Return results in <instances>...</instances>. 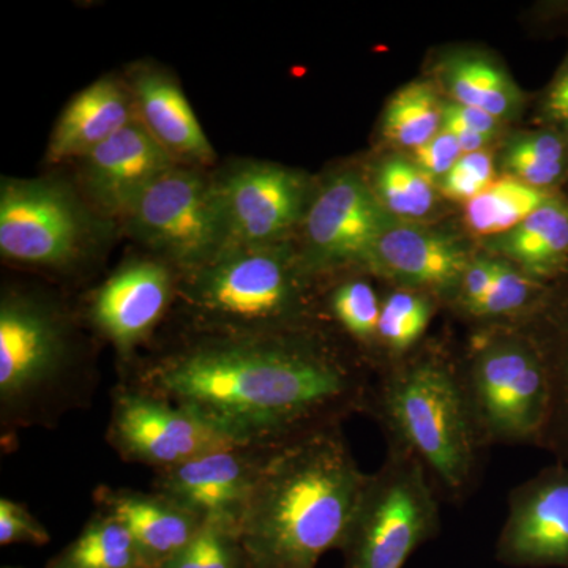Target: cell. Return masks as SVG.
I'll list each match as a JSON object with an SVG mask.
<instances>
[{
  "mask_svg": "<svg viewBox=\"0 0 568 568\" xmlns=\"http://www.w3.org/2000/svg\"><path fill=\"white\" fill-rule=\"evenodd\" d=\"M197 335L138 366L126 386L245 446H282L369 409L361 369L295 328Z\"/></svg>",
  "mask_w": 568,
  "mask_h": 568,
  "instance_id": "6da1fadb",
  "label": "cell"
},
{
  "mask_svg": "<svg viewBox=\"0 0 568 568\" xmlns=\"http://www.w3.org/2000/svg\"><path fill=\"white\" fill-rule=\"evenodd\" d=\"M366 480L342 425L276 447L241 523L250 568H316L342 548Z\"/></svg>",
  "mask_w": 568,
  "mask_h": 568,
  "instance_id": "7a4b0ae2",
  "label": "cell"
},
{
  "mask_svg": "<svg viewBox=\"0 0 568 568\" xmlns=\"http://www.w3.org/2000/svg\"><path fill=\"white\" fill-rule=\"evenodd\" d=\"M369 413L388 444L409 452L452 500L476 487L485 444L467 398L462 369L439 357L399 362L373 386Z\"/></svg>",
  "mask_w": 568,
  "mask_h": 568,
  "instance_id": "3957f363",
  "label": "cell"
},
{
  "mask_svg": "<svg viewBox=\"0 0 568 568\" xmlns=\"http://www.w3.org/2000/svg\"><path fill=\"white\" fill-rule=\"evenodd\" d=\"M178 297L197 334H263L293 328L304 284L278 244L235 246L182 275Z\"/></svg>",
  "mask_w": 568,
  "mask_h": 568,
  "instance_id": "277c9868",
  "label": "cell"
},
{
  "mask_svg": "<svg viewBox=\"0 0 568 568\" xmlns=\"http://www.w3.org/2000/svg\"><path fill=\"white\" fill-rule=\"evenodd\" d=\"M73 347L61 313L9 291L0 301V417L3 429L48 425L84 398L73 384Z\"/></svg>",
  "mask_w": 568,
  "mask_h": 568,
  "instance_id": "5b68a950",
  "label": "cell"
},
{
  "mask_svg": "<svg viewBox=\"0 0 568 568\" xmlns=\"http://www.w3.org/2000/svg\"><path fill=\"white\" fill-rule=\"evenodd\" d=\"M424 465L388 444L384 465L368 474L339 551L346 568H403L439 532V504Z\"/></svg>",
  "mask_w": 568,
  "mask_h": 568,
  "instance_id": "8992f818",
  "label": "cell"
},
{
  "mask_svg": "<svg viewBox=\"0 0 568 568\" xmlns=\"http://www.w3.org/2000/svg\"><path fill=\"white\" fill-rule=\"evenodd\" d=\"M462 375L487 446H537L548 416L549 384L532 336L519 332L485 336L474 346Z\"/></svg>",
  "mask_w": 568,
  "mask_h": 568,
  "instance_id": "52a82bcc",
  "label": "cell"
},
{
  "mask_svg": "<svg viewBox=\"0 0 568 568\" xmlns=\"http://www.w3.org/2000/svg\"><path fill=\"white\" fill-rule=\"evenodd\" d=\"M126 226L179 275L192 274L226 250V231L212 179L175 164L144 190Z\"/></svg>",
  "mask_w": 568,
  "mask_h": 568,
  "instance_id": "ba28073f",
  "label": "cell"
},
{
  "mask_svg": "<svg viewBox=\"0 0 568 568\" xmlns=\"http://www.w3.org/2000/svg\"><path fill=\"white\" fill-rule=\"evenodd\" d=\"M89 216L65 185L47 179H2L0 253L43 267L77 261L88 241Z\"/></svg>",
  "mask_w": 568,
  "mask_h": 568,
  "instance_id": "9c48e42d",
  "label": "cell"
},
{
  "mask_svg": "<svg viewBox=\"0 0 568 568\" xmlns=\"http://www.w3.org/2000/svg\"><path fill=\"white\" fill-rule=\"evenodd\" d=\"M106 440L123 462L155 473L235 444L182 407L126 384L112 395Z\"/></svg>",
  "mask_w": 568,
  "mask_h": 568,
  "instance_id": "30bf717a",
  "label": "cell"
},
{
  "mask_svg": "<svg viewBox=\"0 0 568 568\" xmlns=\"http://www.w3.org/2000/svg\"><path fill=\"white\" fill-rule=\"evenodd\" d=\"M226 248L278 244L305 219L306 183L278 164L245 162L212 179Z\"/></svg>",
  "mask_w": 568,
  "mask_h": 568,
  "instance_id": "8fae6325",
  "label": "cell"
},
{
  "mask_svg": "<svg viewBox=\"0 0 568 568\" xmlns=\"http://www.w3.org/2000/svg\"><path fill=\"white\" fill-rule=\"evenodd\" d=\"M275 447L230 444L155 473L153 489L204 521L241 529L242 519Z\"/></svg>",
  "mask_w": 568,
  "mask_h": 568,
  "instance_id": "7c38bea8",
  "label": "cell"
},
{
  "mask_svg": "<svg viewBox=\"0 0 568 568\" xmlns=\"http://www.w3.org/2000/svg\"><path fill=\"white\" fill-rule=\"evenodd\" d=\"M388 223L386 209L357 174H335L306 209L305 267L323 271L368 263Z\"/></svg>",
  "mask_w": 568,
  "mask_h": 568,
  "instance_id": "4fadbf2b",
  "label": "cell"
},
{
  "mask_svg": "<svg viewBox=\"0 0 568 568\" xmlns=\"http://www.w3.org/2000/svg\"><path fill=\"white\" fill-rule=\"evenodd\" d=\"M497 559L510 567L568 568V467L556 463L511 489Z\"/></svg>",
  "mask_w": 568,
  "mask_h": 568,
  "instance_id": "5bb4252c",
  "label": "cell"
},
{
  "mask_svg": "<svg viewBox=\"0 0 568 568\" xmlns=\"http://www.w3.org/2000/svg\"><path fill=\"white\" fill-rule=\"evenodd\" d=\"M181 275L163 261H130L93 294V327L114 346L123 365L132 364L179 295Z\"/></svg>",
  "mask_w": 568,
  "mask_h": 568,
  "instance_id": "9a60e30c",
  "label": "cell"
},
{
  "mask_svg": "<svg viewBox=\"0 0 568 568\" xmlns=\"http://www.w3.org/2000/svg\"><path fill=\"white\" fill-rule=\"evenodd\" d=\"M81 162L89 196L102 211L121 219L156 178L179 164L138 118Z\"/></svg>",
  "mask_w": 568,
  "mask_h": 568,
  "instance_id": "2e32d148",
  "label": "cell"
},
{
  "mask_svg": "<svg viewBox=\"0 0 568 568\" xmlns=\"http://www.w3.org/2000/svg\"><path fill=\"white\" fill-rule=\"evenodd\" d=\"M469 263L462 244L446 234L416 224L388 223L366 264L413 291L457 294Z\"/></svg>",
  "mask_w": 568,
  "mask_h": 568,
  "instance_id": "e0dca14e",
  "label": "cell"
},
{
  "mask_svg": "<svg viewBox=\"0 0 568 568\" xmlns=\"http://www.w3.org/2000/svg\"><path fill=\"white\" fill-rule=\"evenodd\" d=\"M97 510L118 518L132 534L145 567L160 568L196 537L205 521L162 493L99 487Z\"/></svg>",
  "mask_w": 568,
  "mask_h": 568,
  "instance_id": "ac0fdd59",
  "label": "cell"
},
{
  "mask_svg": "<svg viewBox=\"0 0 568 568\" xmlns=\"http://www.w3.org/2000/svg\"><path fill=\"white\" fill-rule=\"evenodd\" d=\"M130 91L138 121L175 162L196 168L215 160L192 104L170 73L141 67L134 70Z\"/></svg>",
  "mask_w": 568,
  "mask_h": 568,
  "instance_id": "d6986e66",
  "label": "cell"
},
{
  "mask_svg": "<svg viewBox=\"0 0 568 568\" xmlns=\"http://www.w3.org/2000/svg\"><path fill=\"white\" fill-rule=\"evenodd\" d=\"M136 119L132 91L114 78L92 82L74 95L55 123L47 162L84 159Z\"/></svg>",
  "mask_w": 568,
  "mask_h": 568,
  "instance_id": "ffe728a7",
  "label": "cell"
},
{
  "mask_svg": "<svg viewBox=\"0 0 568 568\" xmlns=\"http://www.w3.org/2000/svg\"><path fill=\"white\" fill-rule=\"evenodd\" d=\"M538 331L532 336L547 366L549 405L537 447L568 467V267L534 310Z\"/></svg>",
  "mask_w": 568,
  "mask_h": 568,
  "instance_id": "44dd1931",
  "label": "cell"
},
{
  "mask_svg": "<svg viewBox=\"0 0 568 568\" xmlns=\"http://www.w3.org/2000/svg\"><path fill=\"white\" fill-rule=\"evenodd\" d=\"M499 250L530 278L544 284L558 280L568 267V204L562 196L504 235Z\"/></svg>",
  "mask_w": 568,
  "mask_h": 568,
  "instance_id": "7402d4cb",
  "label": "cell"
},
{
  "mask_svg": "<svg viewBox=\"0 0 568 568\" xmlns=\"http://www.w3.org/2000/svg\"><path fill=\"white\" fill-rule=\"evenodd\" d=\"M47 568H148L130 530L102 510L48 562Z\"/></svg>",
  "mask_w": 568,
  "mask_h": 568,
  "instance_id": "603a6c76",
  "label": "cell"
},
{
  "mask_svg": "<svg viewBox=\"0 0 568 568\" xmlns=\"http://www.w3.org/2000/svg\"><path fill=\"white\" fill-rule=\"evenodd\" d=\"M444 82L455 103L488 112L497 121L518 110L521 100L507 74L480 55H458L448 61Z\"/></svg>",
  "mask_w": 568,
  "mask_h": 568,
  "instance_id": "cb8c5ba5",
  "label": "cell"
},
{
  "mask_svg": "<svg viewBox=\"0 0 568 568\" xmlns=\"http://www.w3.org/2000/svg\"><path fill=\"white\" fill-rule=\"evenodd\" d=\"M558 193L536 189L514 175L497 179L466 203V222L480 235L508 234Z\"/></svg>",
  "mask_w": 568,
  "mask_h": 568,
  "instance_id": "d4e9b609",
  "label": "cell"
},
{
  "mask_svg": "<svg viewBox=\"0 0 568 568\" xmlns=\"http://www.w3.org/2000/svg\"><path fill=\"white\" fill-rule=\"evenodd\" d=\"M506 166L514 178L556 193L568 182V134L545 126L508 144Z\"/></svg>",
  "mask_w": 568,
  "mask_h": 568,
  "instance_id": "484cf974",
  "label": "cell"
},
{
  "mask_svg": "<svg viewBox=\"0 0 568 568\" xmlns=\"http://www.w3.org/2000/svg\"><path fill=\"white\" fill-rule=\"evenodd\" d=\"M443 106L429 82H410L388 100L383 119L384 136L416 151L443 129Z\"/></svg>",
  "mask_w": 568,
  "mask_h": 568,
  "instance_id": "4316f807",
  "label": "cell"
},
{
  "mask_svg": "<svg viewBox=\"0 0 568 568\" xmlns=\"http://www.w3.org/2000/svg\"><path fill=\"white\" fill-rule=\"evenodd\" d=\"M376 196L387 212L402 219H422L435 204L433 181L416 163L392 156L376 174Z\"/></svg>",
  "mask_w": 568,
  "mask_h": 568,
  "instance_id": "83f0119b",
  "label": "cell"
},
{
  "mask_svg": "<svg viewBox=\"0 0 568 568\" xmlns=\"http://www.w3.org/2000/svg\"><path fill=\"white\" fill-rule=\"evenodd\" d=\"M433 316V305L418 291L398 290L381 304L376 343L394 357H405L420 342Z\"/></svg>",
  "mask_w": 568,
  "mask_h": 568,
  "instance_id": "f1b7e54d",
  "label": "cell"
},
{
  "mask_svg": "<svg viewBox=\"0 0 568 568\" xmlns=\"http://www.w3.org/2000/svg\"><path fill=\"white\" fill-rule=\"evenodd\" d=\"M160 568H250V560L237 526L205 521L196 537Z\"/></svg>",
  "mask_w": 568,
  "mask_h": 568,
  "instance_id": "f546056e",
  "label": "cell"
},
{
  "mask_svg": "<svg viewBox=\"0 0 568 568\" xmlns=\"http://www.w3.org/2000/svg\"><path fill=\"white\" fill-rule=\"evenodd\" d=\"M547 286L530 278L521 268L506 261H496L491 290L470 315L488 320L532 315L547 293Z\"/></svg>",
  "mask_w": 568,
  "mask_h": 568,
  "instance_id": "4dcf8cb0",
  "label": "cell"
},
{
  "mask_svg": "<svg viewBox=\"0 0 568 568\" xmlns=\"http://www.w3.org/2000/svg\"><path fill=\"white\" fill-rule=\"evenodd\" d=\"M381 304L372 284L364 280H349L335 287L331 295V310L336 323L357 342L376 343Z\"/></svg>",
  "mask_w": 568,
  "mask_h": 568,
  "instance_id": "1f68e13d",
  "label": "cell"
},
{
  "mask_svg": "<svg viewBox=\"0 0 568 568\" xmlns=\"http://www.w3.org/2000/svg\"><path fill=\"white\" fill-rule=\"evenodd\" d=\"M495 182V164L487 151L465 153L440 179V192L450 200L470 201Z\"/></svg>",
  "mask_w": 568,
  "mask_h": 568,
  "instance_id": "d6a6232c",
  "label": "cell"
},
{
  "mask_svg": "<svg viewBox=\"0 0 568 568\" xmlns=\"http://www.w3.org/2000/svg\"><path fill=\"white\" fill-rule=\"evenodd\" d=\"M48 529L33 517L22 504L9 497L0 499V545H32L43 547L50 544Z\"/></svg>",
  "mask_w": 568,
  "mask_h": 568,
  "instance_id": "836d02e7",
  "label": "cell"
},
{
  "mask_svg": "<svg viewBox=\"0 0 568 568\" xmlns=\"http://www.w3.org/2000/svg\"><path fill=\"white\" fill-rule=\"evenodd\" d=\"M463 152L454 134L440 129V132L414 151V163L432 181L444 179L462 159Z\"/></svg>",
  "mask_w": 568,
  "mask_h": 568,
  "instance_id": "e575fe53",
  "label": "cell"
},
{
  "mask_svg": "<svg viewBox=\"0 0 568 568\" xmlns=\"http://www.w3.org/2000/svg\"><path fill=\"white\" fill-rule=\"evenodd\" d=\"M495 263L496 261L485 260V257L470 260L465 274L462 276L455 297L458 298L459 305L469 315L480 305V302L487 297L489 290H491L493 282H495Z\"/></svg>",
  "mask_w": 568,
  "mask_h": 568,
  "instance_id": "d590c367",
  "label": "cell"
},
{
  "mask_svg": "<svg viewBox=\"0 0 568 568\" xmlns=\"http://www.w3.org/2000/svg\"><path fill=\"white\" fill-rule=\"evenodd\" d=\"M538 112L547 129L568 134V54L541 95Z\"/></svg>",
  "mask_w": 568,
  "mask_h": 568,
  "instance_id": "8d00e7d4",
  "label": "cell"
},
{
  "mask_svg": "<svg viewBox=\"0 0 568 568\" xmlns=\"http://www.w3.org/2000/svg\"><path fill=\"white\" fill-rule=\"evenodd\" d=\"M457 123L473 132L495 136L499 122L488 112L477 110V108L463 106L455 102L446 103L443 106V123Z\"/></svg>",
  "mask_w": 568,
  "mask_h": 568,
  "instance_id": "74e56055",
  "label": "cell"
},
{
  "mask_svg": "<svg viewBox=\"0 0 568 568\" xmlns=\"http://www.w3.org/2000/svg\"><path fill=\"white\" fill-rule=\"evenodd\" d=\"M443 129L454 134L455 140L458 141L459 148H462L463 155H465V153L485 151V145L491 141V136L473 132V130L465 129V126L457 125V123L444 122Z\"/></svg>",
  "mask_w": 568,
  "mask_h": 568,
  "instance_id": "f35d334b",
  "label": "cell"
},
{
  "mask_svg": "<svg viewBox=\"0 0 568 568\" xmlns=\"http://www.w3.org/2000/svg\"><path fill=\"white\" fill-rule=\"evenodd\" d=\"M567 185H568V182H567ZM564 201H566V203L568 204V197H562Z\"/></svg>",
  "mask_w": 568,
  "mask_h": 568,
  "instance_id": "ab89813d",
  "label": "cell"
},
{
  "mask_svg": "<svg viewBox=\"0 0 568 568\" xmlns=\"http://www.w3.org/2000/svg\"><path fill=\"white\" fill-rule=\"evenodd\" d=\"M2 568H21V567H2Z\"/></svg>",
  "mask_w": 568,
  "mask_h": 568,
  "instance_id": "60d3db41",
  "label": "cell"
}]
</instances>
